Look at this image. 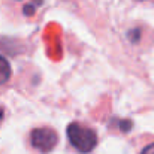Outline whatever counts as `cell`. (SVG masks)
<instances>
[{"label":"cell","instance_id":"obj_6","mask_svg":"<svg viewBox=\"0 0 154 154\" xmlns=\"http://www.w3.org/2000/svg\"><path fill=\"white\" fill-rule=\"evenodd\" d=\"M3 120H5V108H3V106L0 105V126H2Z\"/></svg>","mask_w":154,"mask_h":154},{"label":"cell","instance_id":"obj_7","mask_svg":"<svg viewBox=\"0 0 154 154\" xmlns=\"http://www.w3.org/2000/svg\"><path fill=\"white\" fill-rule=\"evenodd\" d=\"M17 2H20V0H17Z\"/></svg>","mask_w":154,"mask_h":154},{"label":"cell","instance_id":"obj_2","mask_svg":"<svg viewBox=\"0 0 154 154\" xmlns=\"http://www.w3.org/2000/svg\"><path fill=\"white\" fill-rule=\"evenodd\" d=\"M29 141L33 150L42 154L51 153L58 144V135L52 127H35L29 135Z\"/></svg>","mask_w":154,"mask_h":154},{"label":"cell","instance_id":"obj_5","mask_svg":"<svg viewBox=\"0 0 154 154\" xmlns=\"http://www.w3.org/2000/svg\"><path fill=\"white\" fill-rule=\"evenodd\" d=\"M139 154H154V142L148 144L147 147H144V148L141 150V153Z\"/></svg>","mask_w":154,"mask_h":154},{"label":"cell","instance_id":"obj_1","mask_svg":"<svg viewBox=\"0 0 154 154\" xmlns=\"http://www.w3.org/2000/svg\"><path fill=\"white\" fill-rule=\"evenodd\" d=\"M66 135H67L70 145L81 154L91 153L97 145L96 130L82 123H78V121L70 123L66 129Z\"/></svg>","mask_w":154,"mask_h":154},{"label":"cell","instance_id":"obj_3","mask_svg":"<svg viewBox=\"0 0 154 154\" xmlns=\"http://www.w3.org/2000/svg\"><path fill=\"white\" fill-rule=\"evenodd\" d=\"M144 26H135L130 27L126 33V38L129 41V44L132 47H141L145 44V32H144Z\"/></svg>","mask_w":154,"mask_h":154},{"label":"cell","instance_id":"obj_8","mask_svg":"<svg viewBox=\"0 0 154 154\" xmlns=\"http://www.w3.org/2000/svg\"><path fill=\"white\" fill-rule=\"evenodd\" d=\"M141 2H144V0H141Z\"/></svg>","mask_w":154,"mask_h":154},{"label":"cell","instance_id":"obj_4","mask_svg":"<svg viewBox=\"0 0 154 154\" xmlns=\"http://www.w3.org/2000/svg\"><path fill=\"white\" fill-rule=\"evenodd\" d=\"M12 79V67L11 63L8 61L6 57L0 55V93L3 90H6V87L9 85Z\"/></svg>","mask_w":154,"mask_h":154}]
</instances>
